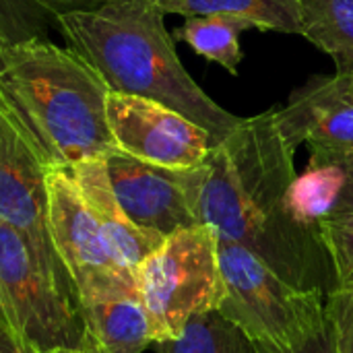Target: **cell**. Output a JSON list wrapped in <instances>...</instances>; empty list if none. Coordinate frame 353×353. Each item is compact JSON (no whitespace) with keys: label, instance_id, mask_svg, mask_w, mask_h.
Masks as SVG:
<instances>
[{"label":"cell","instance_id":"6da1fadb","mask_svg":"<svg viewBox=\"0 0 353 353\" xmlns=\"http://www.w3.org/2000/svg\"><path fill=\"white\" fill-rule=\"evenodd\" d=\"M294 153L273 108L244 118L201 165L180 176L199 223L254 252L288 283L329 296L337 279L321 234L300 225L285 205Z\"/></svg>","mask_w":353,"mask_h":353},{"label":"cell","instance_id":"7a4b0ae2","mask_svg":"<svg viewBox=\"0 0 353 353\" xmlns=\"http://www.w3.org/2000/svg\"><path fill=\"white\" fill-rule=\"evenodd\" d=\"M108 93L72 48L46 37L0 43V112L48 170L118 151L105 116Z\"/></svg>","mask_w":353,"mask_h":353},{"label":"cell","instance_id":"3957f363","mask_svg":"<svg viewBox=\"0 0 353 353\" xmlns=\"http://www.w3.org/2000/svg\"><path fill=\"white\" fill-rule=\"evenodd\" d=\"M163 12L151 0H105L58 17V31L110 91L159 101L205 128L215 143L244 118L215 103L182 66Z\"/></svg>","mask_w":353,"mask_h":353},{"label":"cell","instance_id":"277c9868","mask_svg":"<svg viewBox=\"0 0 353 353\" xmlns=\"http://www.w3.org/2000/svg\"><path fill=\"white\" fill-rule=\"evenodd\" d=\"M221 300L217 312L252 343L294 350L327 323V294L300 290L248 248L217 234Z\"/></svg>","mask_w":353,"mask_h":353},{"label":"cell","instance_id":"5b68a950","mask_svg":"<svg viewBox=\"0 0 353 353\" xmlns=\"http://www.w3.org/2000/svg\"><path fill=\"white\" fill-rule=\"evenodd\" d=\"M0 325L31 353H93L81 304L39 269L29 244L0 223Z\"/></svg>","mask_w":353,"mask_h":353},{"label":"cell","instance_id":"8992f818","mask_svg":"<svg viewBox=\"0 0 353 353\" xmlns=\"http://www.w3.org/2000/svg\"><path fill=\"white\" fill-rule=\"evenodd\" d=\"M134 279L153 343L176 339L190 319L215 310L221 300L215 228L199 223L168 236L141 263Z\"/></svg>","mask_w":353,"mask_h":353},{"label":"cell","instance_id":"52a82bcc","mask_svg":"<svg viewBox=\"0 0 353 353\" xmlns=\"http://www.w3.org/2000/svg\"><path fill=\"white\" fill-rule=\"evenodd\" d=\"M48 230L52 244L83 300L137 290V279L114 259L70 170H48Z\"/></svg>","mask_w":353,"mask_h":353},{"label":"cell","instance_id":"ba28073f","mask_svg":"<svg viewBox=\"0 0 353 353\" xmlns=\"http://www.w3.org/2000/svg\"><path fill=\"white\" fill-rule=\"evenodd\" d=\"M0 223L29 244L41 273L62 292L77 290L62 265L48 230V168L0 112Z\"/></svg>","mask_w":353,"mask_h":353},{"label":"cell","instance_id":"9c48e42d","mask_svg":"<svg viewBox=\"0 0 353 353\" xmlns=\"http://www.w3.org/2000/svg\"><path fill=\"white\" fill-rule=\"evenodd\" d=\"M105 116L116 149L151 165L192 170L217 145L205 128L147 97L110 91Z\"/></svg>","mask_w":353,"mask_h":353},{"label":"cell","instance_id":"30bf717a","mask_svg":"<svg viewBox=\"0 0 353 353\" xmlns=\"http://www.w3.org/2000/svg\"><path fill=\"white\" fill-rule=\"evenodd\" d=\"M105 168L120 207L137 225L163 238L199 225L180 170L151 165L122 151L110 153Z\"/></svg>","mask_w":353,"mask_h":353},{"label":"cell","instance_id":"8fae6325","mask_svg":"<svg viewBox=\"0 0 353 353\" xmlns=\"http://www.w3.org/2000/svg\"><path fill=\"white\" fill-rule=\"evenodd\" d=\"M277 122L294 147L306 143L310 151H353V95L347 74L312 77L292 93L285 108H277Z\"/></svg>","mask_w":353,"mask_h":353},{"label":"cell","instance_id":"7c38bea8","mask_svg":"<svg viewBox=\"0 0 353 353\" xmlns=\"http://www.w3.org/2000/svg\"><path fill=\"white\" fill-rule=\"evenodd\" d=\"M81 194L91 209L114 259L130 275L137 273L141 263L155 252L165 240L161 234L137 225L120 207L110 184L105 159H89L70 168Z\"/></svg>","mask_w":353,"mask_h":353},{"label":"cell","instance_id":"4fadbf2b","mask_svg":"<svg viewBox=\"0 0 353 353\" xmlns=\"http://www.w3.org/2000/svg\"><path fill=\"white\" fill-rule=\"evenodd\" d=\"M81 312L93 353H143L155 341L139 290L83 300Z\"/></svg>","mask_w":353,"mask_h":353},{"label":"cell","instance_id":"5bb4252c","mask_svg":"<svg viewBox=\"0 0 353 353\" xmlns=\"http://www.w3.org/2000/svg\"><path fill=\"white\" fill-rule=\"evenodd\" d=\"M163 14L234 17L254 29L300 35V0H151Z\"/></svg>","mask_w":353,"mask_h":353},{"label":"cell","instance_id":"9a60e30c","mask_svg":"<svg viewBox=\"0 0 353 353\" xmlns=\"http://www.w3.org/2000/svg\"><path fill=\"white\" fill-rule=\"evenodd\" d=\"M345 190L343 168L321 153H312L310 165L304 174H296L292 180L285 205L290 215L306 228L319 230V223L337 213Z\"/></svg>","mask_w":353,"mask_h":353},{"label":"cell","instance_id":"2e32d148","mask_svg":"<svg viewBox=\"0 0 353 353\" xmlns=\"http://www.w3.org/2000/svg\"><path fill=\"white\" fill-rule=\"evenodd\" d=\"M300 35L329 54L337 72H353V0H300Z\"/></svg>","mask_w":353,"mask_h":353},{"label":"cell","instance_id":"e0dca14e","mask_svg":"<svg viewBox=\"0 0 353 353\" xmlns=\"http://www.w3.org/2000/svg\"><path fill=\"white\" fill-rule=\"evenodd\" d=\"M252 29L246 21L234 17H186L176 29V37L186 41L199 56L217 62L230 74H238L242 62L240 33Z\"/></svg>","mask_w":353,"mask_h":353},{"label":"cell","instance_id":"ac0fdd59","mask_svg":"<svg viewBox=\"0 0 353 353\" xmlns=\"http://www.w3.org/2000/svg\"><path fill=\"white\" fill-rule=\"evenodd\" d=\"M153 345L157 353H256L252 341L217 310L196 314L176 339Z\"/></svg>","mask_w":353,"mask_h":353},{"label":"cell","instance_id":"d6986e66","mask_svg":"<svg viewBox=\"0 0 353 353\" xmlns=\"http://www.w3.org/2000/svg\"><path fill=\"white\" fill-rule=\"evenodd\" d=\"M54 27L58 19L33 0H0V43L41 39Z\"/></svg>","mask_w":353,"mask_h":353},{"label":"cell","instance_id":"ffe728a7","mask_svg":"<svg viewBox=\"0 0 353 353\" xmlns=\"http://www.w3.org/2000/svg\"><path fill=\"white\" fill-rule=\"evenodd\" d=\"M319 234L329 252L337 285H353V209L323 219Z\"/></svg>","mask_w":353,"mask_h":353},{"label":"cell","instance_id":"44dd1931","mask_svg":"<svg viewBox=\"0 0 353 353\" xmlns=\"http://www.w3.org/2000/svg\"><path fill=\"white\" fill-rule=\"evenodd\" d=\"M333 353H353V285H337L327 296Z\"/></svg>","mask_w":353,"mask_h":353},{"label":"cell","instance_id":"7402d4cb","mask_svg":"<svg viewBox=\"0 0 353 353\" xmlns=\"http://www.w3.org/2000/svg\"><path fill=\"white\" fill-rule=\"evenodd\" d=\"M254 345L256 353H333V339H331V327H329V319L327 323L302 345L294 347V350H279V347H271V345Z\"/></svg>","mask_w":353,"mask_h":353},{"label":"cell","instance_id":"603a6c76","mask_svg":"<svg viewBox=\"0 0 353 353\" xmlns=\"http://www.w3.org/2000/svg\"><path fill=\"white\" fill-rule=\"evenodd\" d=\"M312 153H321V155H327L331 159H335L343 172H345V190H343V196H341V203H339V209L337 213H345V211H352L353 209V151L347 153H327V151H312Z\"/></svg>","mask_w":353,"mask_h":353},{"label":"cell","instance_id":"cb8c5ba5","mask_svg":"<svg viewBox=\"0 0 353 353\" xmlns=\"http://www.w3.org/2000/svg\"><path fill=\"white\" fill-rule=\"evenodd\" d=\"M33 2L39 4L41 8H46L48 12H52L58 19L60 14H66V12L91 10V8L103 4L105 0H33Z\"/></svg>","mask_w":353,"mask_h":353},{"label":"cell","instance_id":"d4e9b609","mask_svg":"<svg viewBox=\"0 0 353 353\" xmlns=\"http://www.w3.org/2000/svg\"><path fill=\"white\" fill-rule=\"evenodd\" d=\"M0 353H31L27 352V350H23L8 333H6V329L0 325Z\"/></svg>","mask_w":353,"mask_h":353},{"label":"cell","instance_id":"484cf974","mask_svg":"<svg viewBox=\"0 0 353 353\" xmlns=\"http://www.w3.org/2000/svg\"><path fill=\"white\" fill-rule=\"evenodd\" d=\"M347 81H350V91H352V95H353V72L347 74Z\"/></svg>","mask_w":353,"mask_h":353}]
</instances>
